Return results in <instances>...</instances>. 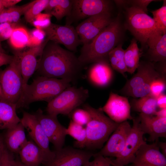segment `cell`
<instances>
[{"mask_svg": "<svg viewBox=\"0 0 166 166\" xmlns=\"http://www.w3.org/2000/svg\"><path fill=\"white\" fill-rule=\"evenodd\" d=\"M84 65L73 52L49 41L43 49L37 69L40 76L75 83Z\"/></svg>", "mask_w": 166, "mask_h": 166, "instance_id": "1", "label": "cell"}, {"mask_svg": "<svg viewBox=\"0 0 166 166\" xmlns=\"http://www.w3.org/2000/svg\"><path fill=\"white\" fill-rule=\"evenodd\" d=\"M157 141L142 144L136 154L132 166H166V157L160 150Z\"/></svg>", "mask_w": 166, "mask_h": 166, "instance_id": "17", "label": "cell"}, {"mask_svg": "<svg viewBox=\"0 0 166 166\" xmlns=\"http://www.w3.org/2000/svg\"><path fill=\"white\" fill-rule=\"evenodd\" d=\"M156 1L152 0H124L125 4L136 6L143 10L145 13H147V7L152 2Z\"/></svg>", "mask_w": 166, "mask_h": 166, "instance_id": "41", "label": "cell"}, {"mask_svg": "<svg viewBox=\"0 0 166 166\" xmlns=\"http://www.w3.org/2000/svg\"><path fill=\"white\" fill-rule=\"evenodd\" d=\"M156 103L158 108L160 109L166 108V95L163 93L159 96L156 98Z\"/></svg>", "mask_w": 166, "mask_h": 166, "instance_id": "44", "label": "cell"}, {"mask_svg": "<svg viewBox=\"0 0 166 166\" xmlns=\"http://www.w3.org/2000/svg\"><path fill=\"white\" fill-rule=\"evenodd\" d=\"M70 86V82L64 79L39 76L23 89L16 104L17 109L25 107L38 101L48 103Z\"/></svg>", "mask_w": 166, "mask_h": 166, "instance_id": "3", "label": "cell"}, {"mask_svg": "<svg viewBox=\"0 0 166 166\" xmlns=\"http://www.w3.org/2000/svg\"><path fill=\"white\" fill-rule=\"evenodd\" d=\"M14 56L8 55L6 53H0V66L9 64L12 61Z\"/></svg>", "mask_w": 166, "mask_h": 166, "instance_id": "43", "label": "cell"}, {"mask_svg": "<svg viewBox=\"0 0 166 166\" xmlns=\"http://www.w3.org/2000/svg\"><path fill=\"white\" fill-rule=\"evenodd\" d=\"M83 108L90 115V120L85 126L87 137L85 147L92 149L101 148L119 124L105 115L101 108L96 109L88 103H84Z\"/></svg>", "mask_w": 166, "mask_h": 166, "instance_id": "4", "label": "cell"}, {"mask_svg": "<svg viewBox=\"0 0 166 166\" xmlns=\"http://www.w3.org/2000/svg\"><path fill=\"white\" fill-rule=\"evenodd\" d=\"M166 86V76H161L152 82L150 87L149 94L156 98L163 93Z\"/></svg>", "mask_w": 166, "mask_h": 166, "instance_id": "35", "label": "cell"}, {"mask_svg": "<svg viewBox=\"0 0 166 166\" xmlns=\"http://www.w3.org/2000/svg\"><path fill=\"white\" fill-rule=\"evenodd\" d=\"M137 71L128 80L120 93L124 96L134 98L148 95L151 84L154 80L161 76L155 68L153 62L147 61H140Z\"/></svg>", "mask_w": 166, "mask_h": 166, "instance_id": "7", "label": "cell"}, {"mask_svg": "<svg viewBox=\"0 0 166 166\" xmlns=\"http://www.w3.org/2000/svg\"><path fill=\"white\" fill-rule=\"evenodd\" d=\"M131 105L128 98L112 92L109 98L101 109L114 122L120 123L128 120H132L131 115Z\"/></svg>", "mask_w": 166, "mask_h": 166, "instance_id": "15", "label": "cell"}, {"mask_svg": "<svg viewBox=\"0 0 166 166\" xmlns=\"http://www.w3.org/2000/svg\"><path fill=\"white\" fill-rule=\"evenodd\" d=\"M166 108L160 109L156 111L155 115L161 117H166Z\"/></svg>", "mask_w": 166, "mask_h": 166, "instance_id": "48", "label": "cell"}, {"mask_svg": "<svg viewBox=\"0 0 166 166\" xmlns=\"http://www.w3.org/2000/svg\"><path fill=\"white\" fill-rule=\"evenodd\" d=\"M18 26V22L0 23V42L9 39L14 30Z\"/></svg>", "mask_w": 166, "mask_h": 166, "instance_id": "39", "label": "cell"}, {"mask_svg": "<svg viewBox=\"0 0 166 166\" xmlns=\"http://www.w3.org/2000/svg\"><path fill=\"white\" fill-rule=\"evenodd\" d=\"M20 122L33 141L46 153L52 155L53 151L49 148V141L35 115L24 112Z\"/></svg>", "mask_w": 166, "mask_h": 166, "instance_id": "18", "label": "cell"}, {"mask_svg": "<svg viewBox=\"0 0 166 166\" xmlns=\"http://www.w3.org/2000/svg\"><path fill=\"white\" fill-rule=\"evenodd\" d=\"M72 5V0H49L44 10L59 21L69 15Z\"/></svg>", "mask_w": 166, "mask_h": 166, "instance_id": "26", "label": "cell"}, {"mask_svg": "<svg viewBox=\"0 0 166 166\" xmlns=\"http://www.w3.org/2000/svg\"><path fill=\"white\" fill-rule=\"evenodd\" d=\"M137 40L133 38L124 51V60L127 72L133 73L137 69L140 63L141 53L138 48Z\"/></svg>", "mask_w": 166, "mask_h": 166, "instance_id": "28", "label": "cell"}, {"mask_svg": "<svg viewBox=\"0 0 166 166\" xmlns=\"http://www.w3.org/2000/svg\"><path fill=\"white\" fill-rule=\"evenodd\" d=\"M5 8L13 7L21 2V0H2Z\"/></svg>", "mask_w": 166, "mask_h": 166, "instance_id": "45", "label": "cell"}, {"mask_svg": "<svg viewBox=\"0 0 166 166\" xmlns=\"http://www.w3.org/2000/svg\"><path fill=\"white\" fill-rule=\"evenodd\" d=\"M94 159L90 161L83 166H111L110 163L111 159L101 155L94 154Z\"/></svg>", "mask_w": 166, "mask_h": 166, "instance_id": "40", "label": "cell"}, {"mask_svg": "<svg viewBox=\"0 0 166 166\" xmlns=\"http://www.w3.org/2000/svg\"><path fill=\"white\" fill-rule=\"evenodd\" d=\"M25 128L21 122L6 129L3 136L5 146L13 153H18L28 141L26 137Z\"/></svg>", "mask_w": 166, "mask_h": 166, "instance_id": "24", "label": "cell"}, {"mask_svg": "<svg viewBox=\"0 0 166 166\" xmlns=\"http://www.w3.org/2000/svg\"><path fill=\"white\" fill-rule=\"evenodd\" d=\"M48 41L45 38L40 45L30 47L23 52H20V67L23 79V89L28 84L30 78L37 70L39 63L37 57H41L44 47Z\"/></svg>", "mask_w": 166, "mask_h": 166, "instance_id": "19", "label": "cell"}, {"mask_svg": "<svg viewBox=\"0 0 166 166\" xmlns=\"http://www.w3.org/2000/svg\"><path fill=\"white\" fill-rule=\"evenodd\" d=\"M89 96L87 89L70 86L48 103L46 108L47 114L69 115L74 109L83 105Z\"/></svg>", "mask_w": 166, "mask_h": 166, "instance_id": "8", "label": "cell"}, {"mask_svg": "<svg viewBox=\"0 0 166 166\" xmlns=\"http://www.w3.org/2000/svg\"><path fill=\"white\" fill-rule=\"evenodd\" d=\"M113 73L109 62L101 61L93 63L88 71L87 77L93 85L99 88L108 86L113 80Z\"/></svg>", "mask_w": 166, "mask_h": 166, "instance_id": "21", "label": "cell"}, {"mask_svg": "<svg viewBox=\"0 0 166 166\" xmlns=\"http://www.w3.org/2000/svg\"><path fill=\"white\" fill-rule=\"evenodd\" d=\"M67 135H69L76 140L75 146L83 148L86 141V133L85 127L77 124L70 120L66 130Z\"/></svg>", "mask_w": 166, "mask_h": 166, "instance_id": "31", "label": "cell"}, {"mask_svg": "<svg viewBox=\"0 0 166 166\" xmlns=\"http://www.w3.org/2000/svg\"><path fill=\"white\" fill-rule=\"evenodd\" d=\"M34 114L42 127L49 142L55 149L63 147L67 135L66 128L59 122L57 116L45 114L40 109Z\"/></svg>", "mask_w": 166, "mask_h": 166, "instance_id": "14", "label": "cell"}, {"mask_svg": "<svg viewBox=\"0 0 166 166\" xmlns=\"http://www.w3.org/2000/svg\"><path fill=\"white\" fill-rule=\"evenodd\" d=\"M132 120L133 125L122 152L116 159L111 160L114 164L125 166L132 163L140 147L147 143L143 139L144 134L140 128L139 117Z\"/></svg>", "mask_w": 166, "mask_h": 166, "instance_id": "11", "label": "cell"}, {"mask_svg": "<svg viewBox=\"0 0 166 166\" xmlns=\"http://www.w3.org/2000/svg\"><path fill=\"white\" fill-rule=\"evenodd\" d=\"M29 39V32L23 26H18L13 31L9 39L10 45L16 49L27 46Z\"/></svg>", "mask_w": 166, "mask_h": 166, "instance_id": "32", "label": "cell"}, {"mask_svg": "<svg viewBox=\"0 0 166 166\" xmlns=\"http://www.w3.org/2000/svg\"><path fill=\"white\" fill-rule=\"evenodd\" d=\"M110 12L89 17L75 28L83 45L87 44L109 25L113 20Z\"/></svg>", "mask_w": 166, "mask_h": 166, "instance_id": "13", "label": "cell"}, {"mask_svg": "<svg viewBox=\"0 0 166 166\" xmlns=\"http://www.w3.org/2000/svg\"><path fill=\"white\" fill-rule=\"evenodd\" d=\"M120 7L124 10V27L144 47L148 38L159 31L153 18L139 8L125 4L124 1Z\"/></svg>", "mask_w": 166, "mask_h": 166, "instance_id": "5", "label": "cell"}, {"mask_svg": "<svg viewBox=\"0 0 166 166\" xmlns=\"http://www.w3.org/2000/svg\"><path fill=\"white\" fill-rule=\"evenodd\" d=\"M110 164H111V165H112V166H128V165H125V166H120V165H116V164H113L111 162V160H110Z\"/></svg>", "mask_w": 166, "mask_h": 166, "instance_id": "52", "label": "cell"}, {"mask_svg": "<svg viewBox=\"0 0 166 166\" xmlns=\"http://www.w3.org/2000/svg\"><path fill=\"white\" fill-rule=\"evenodd\" d=\"M5 148L3 135L0 134V164Z\"/></svg>", "mask_w": 166, "mask_h": 166, "instance_id": "46", "label": "cell"}, {"mask_svg": "<svg viewBox=\"0 0 166 166\" xmlns=\"http://www.w3.org/2000/svg\"><path fill=\"white\" fill-rule=\"evenodd\" d=\"M132 126L125 121L119 124L97 154L105 157H117L122 152Z\"/></svg>", "mask_w": 166, "mask_h": 166, "instance_id": "16", "label": "cell"}, {"mask_svg": "<svg viewBox=\"0 0 166 166\" xmlns=\"http://www.w3.org/2000/svg\"><path fill=\"white\" fill-rule=\"evenodd\" d=\"M157 145L162 150V153L166 157V143L163 142H157Z\"/></svg>", "mask_w": 166, "mask_h": 166, "instance_id": "47", "label": "cell"}, {"mask_svg": "<svg viewBox=\"0 0 166 166\" xmlns=\"http://www.w3.org/2000/svg\"><path fill=\"white\" fill-rule=\"evenodd\" d=\"M49 0H36L31 6L24 14L25 18L28 22H32L34 18L46 8Z\"/></svg>", "mask_w": 166, "mask_h": 166, "instance_id": "34", "label": "cell"}, {"mask_svg": "<svg viewBox=\"0 0 166 166\" xmlns=\"http://www.w3.org/2000/svg\"><path fill=\"white\" fill-rule=\"evenodd\" d=\"M148 48L144 56L148 61L157 62L166 60V33L158 31L148 39Z\"/></svg>", "mask_w": 166, "mask_h": 166, "instance_id": "23", "label": "cell"}, {"mask_svg": "<svg viewBox=\"0 0 166 166\" xmlns=\"http://www.w3.org/2000/svg\"><path fill=\"white\" fill-rule=\"evenodd\" d=\"M123 31L119 14L91 42L83 45L78 57L79 61L84 65L101 61H109V54L120 43Z\"/></svg>", "mask_w": 166, "mask_h": 166, "instance_id": "2", "label": "cell"}, {"mask_svg": "<svg viewBox=\"0 0 166 166\" xmlns=\"http://www.w3.org/2000/svg\"><path fill=\"white\" fill-rule=\"evenodd\" d=\"M0 53H6L4 49L3 48L1 44V42H0Z\"/></svg>", "mask_w": 166, "mask_h": 166, "instance_id": "50", "label": "cell"}, {"mask_svg": "<svg viewBox=\"0 0 166 166\" xmlns=\"http://www.w3.org/2000/svg\"><path fill=\"white\" fill-rule=\"evenodd\" d=\"M131 107L135 111L151 115H155L158 108L156 98L149 94L138 99H133Z\"/></svg>", "mask_w": 166, "mask_h": 166, "instance_id": "27", "label": "cell"}, {"mask_svg": "<svg viewBox=\"0 0 166 166\" xmlns=\"http://www.w3.org/2000/svg\"><path fill=\"white\" fill-rule=\"evenodd\" d=\"M20 52L16 53L12 61L0 73V101L16 104L23 88L20 67Z\"/></svg>", "mask_w": 166, "mask_h": 166, "instance_id": "6", "label": "cell"}, {"mask_svg": "<svg viewBox=\"0 0 166 166\" xmlns=\"http://www.w3.org/2000/svg\"><path fill=\"white\" fill-rule=\"evenodd\" d=\"M35 0L21 6H15L5 8L0 12V23H17L34 4Z\"/></svg>", "mask_w": 166, "mask_h": 166, "instance_id": "29", "label": "cell"}, {"mask_svg": "<svg viewBox=\"0 0 166 166\" xmlns=\"http://www.w3.org/2000/svg\"></svg>", "mask_w": 166, "mask_h": 166, "instance_id": "53", "label": "cell"}, {"mask_svg": "<svg viewBox=\"0 0 166 166\" xmlns=\"http://www.w3.org/2000/svg\"><path fill=\"white\" fill-rule=\"evenodd\" d=\"M69 115L73 122L84 126L86 125L90 119L89 113L83 108H76Z\"/></svg>", "mask_w": 166, "mask_h": 166, "instance_id": "37", "label": "cell"}, {"mask_svg": "<svg viewBox=\"0 0 166 166\" xmlns=\"http://www.w3.org/2000/svg\"><path fill=\"white\" fill-rule=\"evenodd\" d=\"M5 8L2 0H0V12Z\"/></svg>", "mask_w": 166, "mask_h": 166, "instance_id": "49", "label": "cell"}, {"mask_svg": "<svg viewBox=\"0 0 166 166\" xmlns=\"http://www.w3.org/2000/svg\"><path fill=\"white\" fill-rule=\"evenodd\" d=\"M16 166H26L23 164L21 162L17 161Z\"/></svg>", "mask_w": 166, "mask_h": 166, "instance_id": "51", "label": "cell"}, {"mask_svg": "<svg viewBox=\"0 0 166 166\" xmlns=\"http://www.w3.org/2000/svg\"><path fill=\"white\" fill-rule=\"evenodd\" d=\"M16 104L0 101V129H7L20 122Z\"/></svg>", "mask_w": 166, "mask_h": 166, "instance_id": "25", "label": "cell"}, {"mask_svg": "<svg viewBox=\"0 0 166 166\" xmlns=\"http://www.w3.org/2000/svg\"><path fill=\"white\" fill-rule=\"evenodd\" d=\"M122 44H119L112 49L108 55V59L112 68L119 72L125 77V73L127 72L124 60V51Z\"/></svg>", "mask_w": 166, "mask_h": 166, "instance_id": "30", "label": "cell"}, {"mask_svg": "<svg viewBox=\"0 0 166 166\" xmlns=\"http://www.w3.org/2000/svg\"><path fill=\"white\" fill-rule=\"evenodd\" d=\"M94 153L72 147H62L53 151L52 155L44 166H83Z\"/></svg>", "mask_w": 166, "mask_h": 166, "instance_id": "10", "label": "cell"}, {"mask_svg": "<svg viewBox=\"0 0 166 166\" xmlns=\"http://www.w3.org/2000/svg\"><path fill=\"white\" fill-rule=\"evenodd\" d=\"M138 117L140 128L144 134L149 135V141L154 142L159 138L166 137V117L142 113Z\"/></svg>", "mask_w": 166, "mask_h": 166, "instance_id": "20", "label": "cell"}, {"mask_svg": "<svg viewBox=\"0 0 166 166\" xmlns=\"http://www.w3.org/2000/svg\"><path fill=\"white\" fill-rule=\"evenodd\" d=\"M43 30L49 41L62 44L71 52L77 51V47L82 43L75 28L71 25L51 23Z\"/></svg>", "mask_w": 166, "mask_h": 166, "instance_id": "12", "label": "cell"}, {"mask_svg": "<svg viewBox=\"0 0 166 166\" xmlns=\"http://www.w3.org/2000/svg\"><path fill=\"white\" fill-rule=\"evenodd\" d=\"M29 39L27 46L30 47L40 45L46 38L44 31L42 30L34 28L29 32Z\"/></svg>", "mask_w": 166, "mask_h": 166, "instance_id": "36", "label": "cell"}, {"mask_svg": "<svg viewBox=\"0 0 166 166\" xmlns=\"http://www.w3.org/2000/svg\"><path fill=\"white\" fill-rule=\"evenodd\" d=\"M111 1L107 0H72L69 15L66 17V24L87 18L92 16L110 12Z\"/></svg>", "mask_w": 166, "mask_h": 166, "instance_id": "9", "label": "cell"}, {"mask_svg": "<svg viewBox=\"0 0 166 166\" xmlns=\"http://www.w3.org/2000/svg\"><path fill=\"white\" fill-rule=\"evenodd\" d=\"M52 16L46 13H40L34 19L31 24L35 28L43 30L48 26L51 23Z\"/></svg>", "mask_w": 166, "mask_h": 166, "instance_id": "38", "label": "cell"}, {"mask_svg": "<svg viewBox=\"0 0 166 166\" xmlns=\"http://www.w3.org/2000/svg\"><path fill=\"white\" fill-rule=\"evenodd\" d=\"M17 161L14 159L12 153L6 147L2 156L0 166H16Z\"/></svg>", "mask_w": 166, "mask_h": 166, "instance_id": "42", "label": "cell"}, {"mask_svg": "<svg viewBox=\"0 0 166 166\" xmlns=\"http://www.w3.org/2000/svg\"><path fill=\"white\" fill-rule=\"evenodd\" d=\"M153 19L158 30L164 34L166 33V5L164 1L163 5L160 8L152 11Z\"/></svg>", "mask_w": 166, "mask_h": 166, "instance_id": "33", "label": "cell"}, {"mask_svg": "<svg viewBox=\"0 0 166 166\" xmlns=\"http://www.w3.org/2000/svg\"><path fill=\"white\" fill-rule=\"evenodd\" d=\"M21 162L26 166L44 164L52 155L46 153L33 141L28 140L19 152Z\"/></svg>", "mask_w": 166, "mask_h": 166, "instance_id": "22", "label": "cell"}]
</instances>
